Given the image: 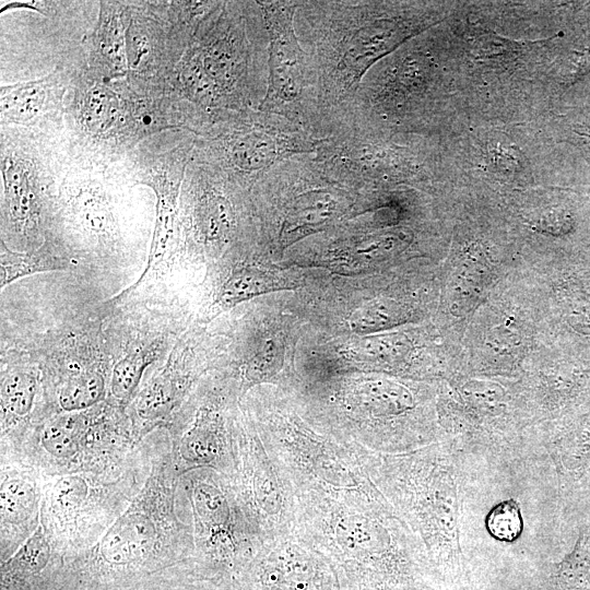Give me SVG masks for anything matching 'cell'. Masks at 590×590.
<instances>
[{"mask_svg": "<svg viewBox=\"0 0 590 590\" xmlns=\"http://www.w3.org/2000/svg\"><path fill=\"white\" fill-rule=\"evenodd\" d=\"M293 533L342 569L355 590H376L426 552L382 493L295 492Z\"/></svg>", "mask_w": 590, "mask_h": 590, "instance_id": "cell-1", "label": "cell"}, {"mask_svg": "<svg viewBox=\"0 0 590 590\" xmlns=\"http://www.w3.org/2000/svg\"><path fill=\"white\" fill-rule=\"evenodd\" d=\"M367 472L432 558L460 554L462 497L451 456L430 444L402 453L363 449Z\"/></svg>", "mask_w": 590, "mask_h": 590, "instance_id": "cell-2", "label": "cell"}, {"mask_svg": "<svg viewBox=\"0 0 590 590\" xmlns=\"http://www.w3.org/2000/svg\"><path fill=\"white\" fill-rule=\"evenodd\" d=\"M285 411L267 413L258 430L294 492L327 495L376 493L363 447L311 428Z\"/></svg>", "mask_w": 590, "mask_h": 590, "instance_id": "cell-3", "label": "cell"}, {"mask_svg": "<svg viewBox=\"0 0 590 590\" xmlns=\"http://www.w3.org/2000/svg\"><path fill=\"white\" fill-rule=\"evenodd\" d=\"M330 424L321 432L384 455L422 448L402 422L417 409L411 388L375 376L351 378L327 399Z\"/></svg>", "mask_w": 590, "mask_h": 590, "instance_id": "cell-4", "label": "cell"}, {"mask_svg": "<svg viewBox=\"0 0 590 590\" xmlns=\"http://www.w3.org/2000/svg\"><path fill=\"white\" fill-rule=\"evenodd\" d=\"M257 3L269 36L268 86L257 109L282 116L317 138L319 109L314 74L295 28L299 1Z\"/></svg>", "mask_w": 590, "mask_h": 590, "instance_id": "cell-5", "label": "cell"}, {"mask_svg": "<svg viewBox=\"0 0 590 590\" xmlns=\"http://www.w3.org/2000/svg\"><path fill=\"white\" fill-rule=\"evenodd\" d=\"M268 172L287 191L275 235L281 250L327 228L353 205L352 187L314 154L292 157Z\"/></svg>", "mask_w": 590, "mask_h": 590, "instance_id": "cell-6", "label": "cell"}, {"mask_svg": "<svg viewBox=\"0 0 590 590\" xmlns=\"http://www.w3.org/2000/svg\"><path fill=\"white\" fill-rule=\"evenodd\" d=\"M233 471L237 502L261 544L292 534L295 492L259 432H243L233 444Z\"/></svg>", "mask_w": 590, "mask_h": 590, "instance_id": "cell-7", "label": "cell"}, {"mask_svg": "<svg viewBox=\"0 0 590 590\" xmlns=\"http://www.w3.org/2000/svg\"><path fill=\"white\" fill-rule=\"evenodd\" d=\"M190 503L199 545L211 559L250 564L262 545L245 518L232 485L203 474L191 483Z\"/></svg>", "mask_w": 590, "mask_h": 590, "instance_id": "cell-8", "label": "cell"}, {"mask_svg": "<svg viewBox=\"0 0 590 590\" xmlns=\"http://www.w3.org/2000/svg\"><path fill=\"white\" fill-rule=\"evenodd\" d=\"M321 141L282 116L248 109L223 140V156L234 172L258 178L292 157L315 154Z\"/></svg>", "mask_w": 590, "mask_h": 590, "instance_id": "cell-9", "label": "cell"}, {"mask_svg": "<svg viewBox=\"0 0 590 590\" xmlns=\"http://www.w3.org/2000/svg\"><path fill=\"white\" fill-rule=\"evenodd\" d=\"M249 570L253 590H340L330 562L294 533L262 544Z\"/></svg>", "mask_w": 590, "mask_h": 590, "instance_id": "cell-10", "label": "cell"}, {"mask_svg": "<svg viewBox=\"0 0 590 590\" xmlns=\"http://www.w3.org/2000/svg\"><path fill=\"white\" fill-rule=\"evenodd\" d=\"M178 456L188 470L233 471V444L228 442L224 417L215 406L198 410L179 441Z\"/></svg>", "mask_w": 590, "mask_h": 590, "instance_id": "cell-11", "label": "cell"}, {"mask_svg": "<svg viewBox=\"0 0 590 590\" xmlns=\"http://www.w3.org/2000/svg\"><path fill=\"white\" fill-rule=\"evenodd\" d=\"M156 538L153 517L144 506L134 502L102 538L99 554L115 565L135 563L153 550Z\"/></svg>", "mask_w": 590, "mask_h": 590, "instance_id": "cell-12", "label": "cell"}, {"mask_svg": "<svg viewBox=\"0 0 590 590\" xmlns=\"http://www.w3.org/2000/svg\"><path fill=\"white\" fill-rule=\"evenodd\" d=\"M184 169L185 164H179L175 170L165 169L151 176L149 185L157 198L156 224L148 267L139 281L150 272L161 270L172 250L177 196Z\"/></svg>", "mask_w": 590, "mask_h": 590, "instance_id": "cell-13", "label": "cell"}, {"mask_svg": "<svg viewBox=\"0 0 590 590\" xmlns=\"http://www.w3.org/2000/svg\"><path fill=\"white\" fill-rule=\"evenodd\" d=\"M174 363L169 359L137 398L134 408L140 420H162L179 403L188 387L189 376L180 374Z\"/></svg>", "mask_w": 590, "mask_h": 590, "instance_id": "cell-14", "label": "cell"}, {"mask_svg": "<svg viewBox=\"0 0 590 590\" xmlns=\"http://www.w3.org/2000/svg\"><path fill=\"white\" fill-rule=\"evenodd\" d=\"M52 76L1 88V114L11 121L24 122L48 109L58 85Z\"/></svg>", "mask_w": 590, "mask_h": 590, "instance_id": "cell-15", "label": "cell"}, {"mask_svg": "<svg viewBox=\"0 0 590 590\" xmlns=\"http://www.w3.org/2000/svg\"><path fill=\"white\" fill-rule=\"evenodd\" d=\"M292 284L280 276L255 267H241L234 270L219 288L215 304L222 309L257 296L288 290Z\"/></svg>", "mask_w": 590, "mask_h": 590, "instance_id": "cell-16", "label": "cell"}, {"mask_svg": "<svg viewBox=\"0 0 590 590\" xmlns=\"http://www.w3.org/2000/svg\"><path fill=\"white\" fill-rule=\"evenodd\" d=\"M196 223L205 243L222 244L231 236L235 225L232 202L222 191L208 188L198 201Z\"/></svg>", "mask_w": 590, "mask_h": 590, "instance_id": "cell-17", "label": "cell"}, {"mask_svg": "<svg viewBox=\"0 0 590 590\" xmlns=\"http://www.w3.org/2000/svg\"><path fill=\"white\" fill-rule=\"evenodd\" d=\"M406 318L408 311L401 304L391 298L379 297L354 308L346 318V324L350 331L364 337L396 327Z\"/></svg>", "mask_w": 590, "mask_h": 590, "instance_id": "cell-18", "label": "cell"}, {"mask_svg": "<svg viewBox=\"0 0 590 590\" xmlns=\"http://www.w3.org/2000/svg\"><path fill=\"white\" fill-rule=\"evenodd\" d=\"M88 423L90 417L83 411L68 412L56 417L44 428L40 436L42 446L55 457H71L80 449Z\"/></svg>", "mask_w": 590, "mask_h": 590, "instance_id": "cell-19", "label": "cell"}, {"mask_svg": "<svg viewBox=\"0 0 590 590\" xmlns=\"http://www.w3.org/2000/svg\"><path fill=\"white\" fill-rule=\"evenodd\" d=\"M285 361V346L276 334L267 335L244 366L246 389L270 384L281 373Z\"/></svg>", "mask_w": 590, "mask_h": 590, "instance_id": "cell-20", "label": "cell"}, {"mask_svg": "<svg viewBox=\"0 0 590 590\" xmlns=\"http://www.w3.org/2000/svg\"><path fill=\"white\" fill-rule=\"evenodd\" d=\"M105 393V379L96 369H85L70 376L58 394L60 406L66 412H81L102 400Z\"/></svg>", "mask_w": 590, "mask_h": 590, "instance_id": "cell-21", "label": "cell"}, {"mask_svg": "<svg viewBox=\"0 0 590 590\" xmlns=\"http://www.w3.org/2000/svg\"><path fill=\"white\" fill-rule=\"evenodd\" d=\"M156 347L152 345L134 350L120 358L113 368L110 391L119 402L133 396L145 368L155 359Z\"/></svg>", "mask_w": 590, "mask_h": 590, "instance_id": "cell-22", "label": "cell"}, {"mask_svg": "<svg viewBox=\"0 0 590 590\" xmlns=\"http://www.w3.org/2000/svg\"><path fill=\"white\" fill-rule=\"evenodd\" d=\"M37 386L36 374L31 369L9 373L1 384V409L7 417L20 418L32 409Z\"/></svg>", "mask_w": 590, "mask_h": 590, "instance_id": "cell-23", "label": "cell"}, {"mask_svg": "<svg viewBox=\"0 0 590 590\" xmlns=\"http://www.w3.org/2000/svg\"><path fill=\"white\" fill-rule=\"evenodd\" d=\"M64 269L67 263L63 260L48 253H19L1 243V287L33 273Z\"/></svg>", "mask_w": 590, "mask_h": 590, "instance_id": "cell-24", "label": "cell"}, {"mask_svg": "<svg viewBox=\"0 0 590 590\" xmlns=\"http://www.w3.org/2000/svg\"><path fill=\"white\" fill-rule=\"evenodd\" d=\"M406 346L404 337L399 334H371L351 341L345 351L355 361L386 363L398 358Z\"/></svg>", "mask_w": 590, "mask_h": 590, "instance_id": "cell-25", "label": "cell"}, {"mask_svg": "<svg viewBox=\"0 0 590 590\" xmlns=\"http://www.w3.org/2000/svg\"><path fill=\"white\" fill-rule=\"evenodd\" d=\"M402 241L403 238L393 233L356 235L347 239L339 253L347 260L371 262L393 253Z\"/></svg>", "mask_w": 590, "mask_h": 590, "instance_id": "cell-26", "label": "cell"}, {"mask_svg": "<svg viewBox=\"0 0 590 590\" xmlns=\"http://www.w3.org/2000/svg\"><path fill=\"white\" fill-rule=\"evenodd\" d=\"M2 521L19 523L30 518L36 505L34 486L25 479L12 477L1 485Z\"/></svg>", "mask_w": 590, "mask_h": 590, "instance_id": "cell-27", "label": "cell"}, {"mask_svg": "<svg viewBox=\"0 0 590 590\" xmlns=\"http://www.w3.org/2000/svg\"><path fill=\"white\" fill-rule=\"evenodd\" d=\"M7 205L13 222L23 224L34 214V193L26 172L12 165L4 175Z\"/></svg>", "mask_w": 590, "mask_h": 590, "instance_id": "cell-28", "label": "cell"}, {"mask_svg": "<svg viewBox=\"0 0 590 590\" xmlns=\"http://www.w3.org/2000/svg\"><path fill=\"white\" fill-rule=\"evenodd\" d=\"M488 534L499 542H516L523 532V517L515 498L504 499L494 505L485 517Z\"/></svg>", "mask_w": 590, "mask_h": 590, "instance_id": "cell-29", "label": "cell"}, {"mask_svg": "<svg viewBox=\"0 0 590 590\" xmlns=\"http://www.w3.org/2000/svg\"><path fill=\"white\" fill-rule=\"evenodd\" d=\"M97 32V46L101 55L117 71L127 64L121 22L116 12L103 14Z\"/></svg>", "mask_w": 590, "mask_h": 590, "instance_id": "cell-30", "label": "cell"}, {"mask_svg": "<svg viewBox=\"0 0 590 590\" xmlns=\"http://www.w3.org/2000/svg\"><path fill=\"white\" fill-rule=\"evenodd\" d=\"M50 548L38 527L21 548L5 563L7 570L16 573H38L48 563Z\"/></svg>", "mask_w": 590, "mask_h": 590, "instance_id": "cell-31", "label": "cell"}, {"mask_svg": "<svg viewBox=\"0 0 590 590\" xmlns=\"http://www.w3.org/2000/svg\"><path fill=\"white\" fill-rule=\"evenodd\" d=\"M83 118L92 131H104L115 120L118 109L116 96L103 87L91 90L83 104Z\"/></svg>", "mask_w": 590, "mask_h": 590, "instance_id": "cell-32", "label": "cell"}, {"mask_svg": "<svg viewBox=\"0 0 590 590\" xmlns=\"http://www.w3.org/2000/svg\"><path fill=\"white\" fill-rule=\"evenodd\" d=\"M589 570V540L581 535L574 551L558 564L557 577L562 583L574 587L586 581Z\"/></svg>", "mask_w": 590, "mask_h": 590, "instance_id": "cell-33", "label": "cell"}]
</instances>
